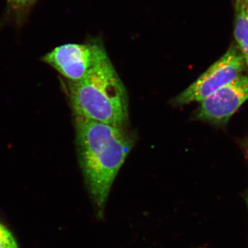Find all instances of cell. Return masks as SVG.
<instances>
[{
	"mask_svg": "<svg viewBox=\"0 0 248 248\" xmlns=\"http://www.w3.org/2000/svg\"><path fill=\"white\" fill-rule=\"evenodd\" d=\"M35 1L36 0H8V2L13 11L16 13H21L28 9Z\"/></svg>",
	"mask_w": 248,
	"mask_h": 248,
	"instance_id": "cell-8",
	"label": "cell"
},
{
	"mask_svg": "<svg viewBox=\"0 0 248 248\" xmlns=\"http://www.w3.org/2000/svg\"><path fill=\"white\" fill-rule=\"evenodd\" d=\"M234 37L248 68V11L245 0H235Z\"/></svg>",
	"mask_w": 248,
	"mask_h": 248,
	"instance_id": "cell-6",
	"label": "cell"
},
{
	"mask_svg": "<svg viewBox=\"0 0 248 248\" xmlns=\"http://www.w3.org/2000/svg\"><path fill=\"white\" fill-rule=\"evenodd\" d=\"M245 3H246V7H247V9L248 11V0H245Z\"/></svg>",
	"mask_w": 248,
	"mask_h": 248,
	"instance_id": "cell-9",
	"label": "cell"
},
{
	"mask_svg": "<svg viewBox=\"0 0 248 248\" xmlns=\"http://www.w3.org/2000/svg\"><path fill=\"white\" fill-rule=\"evenodd\" d=\"M0 248H19L11 232L0 223Z\"/></svg>",
	"mask_w": 248,
	"mask_h": 248,
	"instance_id": "cell-7",
	"label": "cell"
},
{
	"mask_svg": "<svg viewBox=\"0 0 248 248\" xmlns=\"http://www.w3.org/2000/svg\"><path fill=\"white\" fill-rule=\"evenodd\" d=\"M67 92L75 116L120 128L128 123L126 90L104 46L82 79L68 81Z\"/></svg>",
	"mask_w": 248,
	"mask_h": 248,
	"instance_id": "cell-2",
	"label": "cell"
},
{
	"mask_svg": "<svg viewBox=\"0 0 248 248\" xmlns=\"http://www.w3.org/2000/svg\"><path fill=\"white\" fill-rule=\"evenodd\" d=\"M245 66L241 52L231 47L195 82L174 98L173 105L178 107L192 102H202L241 75Z\"/></svg>",
	"mask_w": 248,
	"mask_h": 248,
	"instance_id": "cell-3",
	"label": "cell"
},
{
	"mask_svg": "<svg viewBox=\"0 0 248 248\" xmlns=\"http://www.w3.org/2000/svg\"><path fill=\"white\" fill-rule=\"evenodd\" d=\"M75 117L80 166L102 216L112 184L133 148V139L124 128Z\"/></svg>",
	"mask_w": 248,
	"mask_h": 248,
	"instance_id": "cell-1",
	"label": "cell"
},
{
	"mask_svg": "<svg viewBox=\"0 0 248 248\" xmlns=\"http://www.w3.org/2000/svg\"><path fill=\"white\" fill-rule=\"evenodd\" d=\"M103 46L99 43L60 46L42 58L68 82H76L89 73Z\"/></svg>",
	"mask_w": 248,
	"mask_h": 248,
	"instance_id": "cell-4",
	"label": "cell"
},
{
	"mask_svg": "<svg viewBox=\"0 0 248 248\" xmlns=\"http://www.w3.org/2000/svg\"><path fill=\"white\" fill-rule=\"evenodd\" d=\"M247 100L248 76L241 74L200 102L197 116L210 123L225 124Z\"/></svg>",
	"mask_w": 248,
	"mask_h": 248,
	"instance_id": "cell-5",
	"label": "cell"
}]
</instances>
